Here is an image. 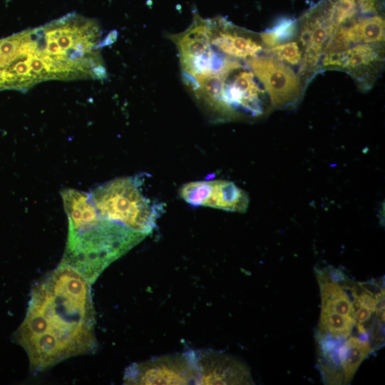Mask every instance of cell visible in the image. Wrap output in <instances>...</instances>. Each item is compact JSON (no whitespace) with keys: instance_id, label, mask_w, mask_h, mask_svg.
<instances>
[{"instance_id":"cell-1","label":"cell","mask_w":385,"mask_h":385,"mask_svg":"<svg viewBox=\"0 0 385 385\" xmlns=\"http://www.w3.org/2000/svg\"><path fill=\"white\" fill-rule=\"evenodd\" d=\"M16 342L32 371L49 369L96 347L91 284L74 269L58 265L32 287Z\"/></svg>"},{"instance_id":"cell-2","label":"cell","mask_w":385,"mask_h":385,"mask_svg":"<svg viewBox=\"0 0 385 385\" xmlns=\"http://www.w3.org/2000/svg\"><path fill=\"white\" fill-rule=\"evenodd\" d=\"M135 177L108 181L89 192L100 218L147 235L155 225L159 207L141 191Z\"/></svg>"},{"instance_id":"cell-3","label":"cell","mask_w":385,"mask_h":385,"mask_svg":"<svg viewBox=\"0 0 385 385\" xmlns=\"http://www.w3.org/2000/svg\"><path fill=\"white\" fill-rule=\"evenodd\" d=\"M198 369L195 351L158 356L128 367V384H196Z\"/></svg>"},{"instance_id":"cell-4","label":"cell","mask_w":385,"mask_h":385,"mask_svg":"<svg viewBox=\"0 0 385 385\" xmlns=\"http://www.w3.org/2000/svg\"><path fill=\"white\" fill-rule=\"evenodd\" d=\"M248 65L267 92L271 105L285 108L299 99L302 87L291 68L272 56H257Z\"/></svg>"},{"instance_id":"cell-5","label":"cell","mask_w":385,"mask_h":385,"mask_svg":"<svg viewBox=\"0 0 385 385\" xmlns=\"http://www.w3.org/2000/svg\"><path fill=\"white\" fill-rule=\"evenodd\" d=\"M180 197L188 204L245 212L249 205L247 194L234 183L224 180L189 182L180 188Z\"/></svg>"},{"instance_id":"cell-6","label":"cell","mask_w":385,"mask_h":385,"mask_svg":"<svg viewBox=\"0 0 385 385\" xmlns=\"http://www.w3.org/2000/svg\"><path fill=\"white\" fill-rule=\"evenodd\" d=\"M210 44L223 56L237 60H250L263 49L256 34L238 27L222 16L207 19Z\"/></svg>"},{"instance_id":"cell-7","label":"cell","mask_w":385,"mask_h":385,"mask_svg":"<svg viewBox=\"0 0 385 385\" xmlns=\"http://www.w3.org/2000/svg\"><path fill=\"white\" fill-rule=\"evenodd\" d=\"M196 384H253L247 366L227 354L211 350L195 351Z\"/></svg>"},{"instance_id":"cell-8","label":"cell","mask_w":385,"mask_h":385,"mask_svg":"<svg viewBox=\"0 0 385 385\" xmlns=\"http://www.w3.org/2000/svg\"><path fill=\"white\" fill-rule=\"evenodd\" d=\"M383 63L381 43H358L344 51L342 71L347 72L360 88L366 90L374 83Z\"/></svg>"},{"instance_id":"cell-9","label":"cell","mask_w":385,"mask_h":385,"mask_svg":"<svg viewBox=\"0 0 385 385\" xmlns=\"http://www.w3.org/2000/svg\"><path fill=\"white\" fill-rule=\"evenodd\" d=\"M375 351L365 336H349L339 346L337 359L343 376V382L349 384L362 361Z\"/></svg>"},{"instance_id":"cell-10","label":"cell","mask_w":385,"mask_h":385,"mask_svg":"<svg viewBox=\"0 0 385 385\" xmlns=\"http://www.w3.org/2000/svg\"><path fill=\"white\" fill-rule=\"evenodd\" d=\"M349 45L381 43L384 41V19L379 15L367 16L349 25H342Z\"/></svg>"},{"instance_id":"cell-11","label":"cell","mask_w":385,"mask_h":385,"mask_svg":"<svg viewBox=\"0 0 385 385\" xmlns=\"http://www.w3.org/2000/svg\"><path fill=\"white\" fill-rule=\"evenodd\" d=\"M355 326L354 317L321 310L317 334L342 341L351 335Z\"/></svg>"},{"instance_id":"cell-12","label":"cell","mask_w":385,"mask_h":385,"mask_svg":"<svg viewBox=\"0 0 385 385\" xmlns=\"http://www.w3.org/2000/svg\"><path fill=\"white\" fill-rule=\"evenodd\" d=\"M296 20L284 18L279 20L271 29L262 32L260 38L267 48L292 39L298 31Z\"/></svg>"},{"instance_id":"cell-13","label":"cell","mask_w":385,"mask_h":385,"mask_svg":"<svg viewBox=\"0 0 385 385\" xmlns=\"http://www.w3.org/2000/svg\"><path fill=\"white\" fill-rule=\"evenodd\" d=\"M266 52L282 63L299 65L302 58V48L297 41H288L267 48Z\"/></svg>"},{"instance_id":"cell-14","label":"cell","mask_w":385,"mask_h":385,"mask_svg":"<svg viewBox=\"0 0 385 385\" xmlns=\"http://www.w3.org/2000/svg\"><path fill=\"white\" fill-rule=\"evenodd\" d=\"M379 0H358V9L362 14L375 15L378 10Z\"/></svg>"}]
</instances>
